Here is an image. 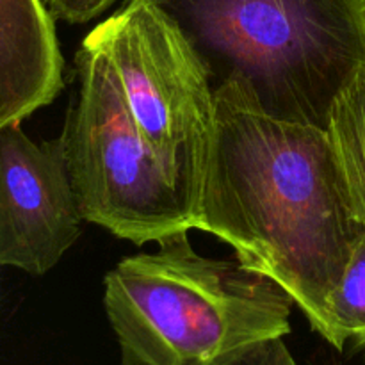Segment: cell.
I'll return each instance as SVG.
<instances>
[{
	"label": "cell",
	"mask_w": 365,
	"mask_h": 365,
	"mask_svg": "<svg viewBox=\"0 0 365 365\" xmlns=\"http://www.w3.org/2000/svg\"><path fill=\"white\" fill-rule=\"evenodd\" d=\"M89 36L106 50L139 130L192 216L216 118L205 64L175 21L145 0H127Z\"/></svg>",
	"instance_id": "5"
},
{
	"label": "cell",
	"mask_w": 365,
	"mask_h": 365,
	"mask_svg": "<svg viewBox=\"0 0 365 365\" xmlns=\"http://www.w3.org/2000/svg\"><path fill=\"white\" fill-rule=\"evenodd\" d=\"M216 365H298L285 346L284 337L264 339L232 353Z\"/></svg>",
	"instance_id": "10"
},
{
	"label": "cell",
	"mask_w": 365,
	"mask_h": 365,
	"mask_svg": "<svg viewBox=\"0 0 365 365\" xmlns=\"http://www.w3.org/2000/svg\"><path fill=\"white\" fill-rule=\"evenodd\" d=\"M317 334L335 349H365V235L359 241L341 284L330 296Z\"/></svg>",
	"instance_id": "9"
},
{
	"label": "cell",
	"mask_w": 365,
	"mask_h": 365,
	"mask_svg": "<svg viewBox=\"0 0 365 365\" xmlns=\"http://www.w3.org/2000/svg\"><path fill=\"white\" fill-rule=\"evenodd\" d=\"M175 21L214 88L239 78L277 120L327 128L365 70V0H145Z\"/></svg>",
	"instance_id": "2"
},
{
	"label": "cell",
	"mask_w": 365,
	"mask_h": 365,
	"mask_svg": "<svg viewBox=\"0 0 365 365\" xmlns=\"http://www.w3.org/2000/svg\"><path fill=\"white\" fill-rule=\"evenodd\" d=\"M192 217L195 228L230 245L242 266L282 285L316 331L365 235L327 130L269 116L239 78L216 89Z\"/></svg>",
	"instance_id": "1"
},
{
	"label": "cell",
	"mask_w": 365,
	"mask_h": 365,
	"mask_svg": "<svg viewBox=\"0 0 365 365\" xmlns=\"http://www.w3.org/2000/svg\"><path fill=\"white\" fill-rule=\"evenodd\" d=\"M324 130L341 171L349 209L365 228V70L337 96Z\"/></svg>",
	"instance_id": "8"
},
{
	"label": "cell",
	"mask_w": 365,
	"mask_h": 365,
	"mask_svg": "<svg viewBox=\"0 0 365 365\" xmlns=\"http://www.w3.org/2000/svg\"><path fill=\"white\" fill-rule=\"evenodd\" d=\"M53 20L88 24L106 13L118 0H43Z\"/></svg>",
	"instance_id": "11"
},
{
	"label": "cell",
	"mask_w": 365,
	"mask_h": 365,
	"mask_svg": "<svg viewBox=\"0 0 365 365\" xmlns=\"http://www.w3.org/2000/svg\"><path fill=\"white\" fill-rule=\"evenodd\" d=\"M82 221L63 132L34 143L20 123L0 128V266L48 273L75 245Z\"/></svg>",
	"instance_id": "6"
},
{
	"label": "cell",
	"mask_w": 365,
	"mask_h": 365,
	"mask_svg": "<svg viewBox=\"0 0 365 365\" xmlns=\"http://www.w3.org/2000/svg\"><path fill=\"white\" fill-rule=\"evenodd\" d=\"M81 91L68 109V170L84 221L141 246L195 228L191 210L146 143L106 50L86 36Z\"/></svg>",
	"instance_id": "4"
},
{
	"label": "cell",
	"mask_w": 365,
	"mask_h": 365,
	"mask_svg": "<svg viewBox=\"0 0 365 365\" xmlns=\"http://www.w3.org/2000/svg\"><path fill=\"white\" fill-rule=\"evenodd\" d=\"M159 252L121 260L106 277L103 307L121 365H216L291 331L292 298L241 262L198 255L187 230Z\"/></svg>",
	"instance_id": "3"
},
{
	"label": "cell",
	"mask_w": 365,
	"mask_h": 365,
	"mask_svg": "<svg viewBox=\"0 0 365 365\" xmlns=\"http://www.w3.org/2000/svg\"><path fill=\"white\" fill-rule=\"evenodd\" d=\"M64 61L43 0H0V128L56 100Z\"/></svg>",
	"instance_id": "7"
}]
</instances>
